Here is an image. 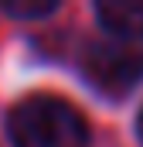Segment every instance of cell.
Returning a JSON list of instances; mask_svg holds the SVG:
<instances>
[{
    "label": "cell",
    "instance_id": "cell-1",
    "mask_svg": "<svg viewBox=\"0 0 143 147\" xmlns=\"http://www.w3.org/2000/svg\"><path fill=\"white\" fill-rule=\"evenodd\" d=\"M14 147H85L89 127L75 106L55 96H31L10 113Z\"/></svg>",
    "mask_w": 143,
    "mask_h": 147
},
{
    "label": "cell",
    "instance_id": "cell-2",
    "mask_svg": "<svg viewBox=\"0 0 143 147\" xmlns=\"http://www.w3.org/2000/svg\"><path fill=\"white\" fill-rule=\"evenodd\" d=\"M82 72L102 96L119 99L143 79V51L126 48V45H106V41L85 45Z\"/></svg>",
    "mask_w": 143,
    "mask_h": 147
},
{
    "label": "cell",
    "instance_id": "cell-3",
    "mask_svg": "<svg viewBox=\"0 0 143 147\" xmlns=\"http://www.w3.org/2000/svg\"><path fill=\"white\" fill-rule=\"evenodd\" d=\"M99 21L126 38H143V0H106L99 3Z\"/></svg>",
    "mask_w": 143,
    "mask_h": 147
},
{
    "label": "cell",
    "instance_id": "cell-4",
    "mask_svg": "<svg viewBox=\"0 0 143 147\" xmlns=\"http://www.w3.org/2000/svg\"><path fill=\"white\" fill-rule=\"evenodd\" d=\"M55 10H58L55 0H34V3L14 0V3H3V14H10V17H48V14H55Z\"/></svg>",
    "mask_w": 143,
    "mask_h": 147
},
{
    "label": "cell",
    "instance_id": "cell-5",
    "mask_svg": "<svg viewBox=\"0 0 143 147\" xmlns=\"http://www.w3.org/2000/svg\"><path fill=\"white\" fill-rule=\"evenodd\" d=\"M140 134H143V116H140Z\"/></svg>",
    "mask_w": 143,
    "mask_h": 147
}]
</instances>
